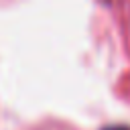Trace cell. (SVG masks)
<instances>
[{"mask_svg":"<svg viewBox=\"0 0 130 130\" xmlns=\"http://www.w3.org/2000/svg\"><path fill=\"white\" fill-rule=\"evenodd\" d=\"M104 130H130V128H126V126H108Z\"/></svg>","mask_w":130,"mask_h":130,"instance_id":"cell-1","label":"cell"}]
</instances>
